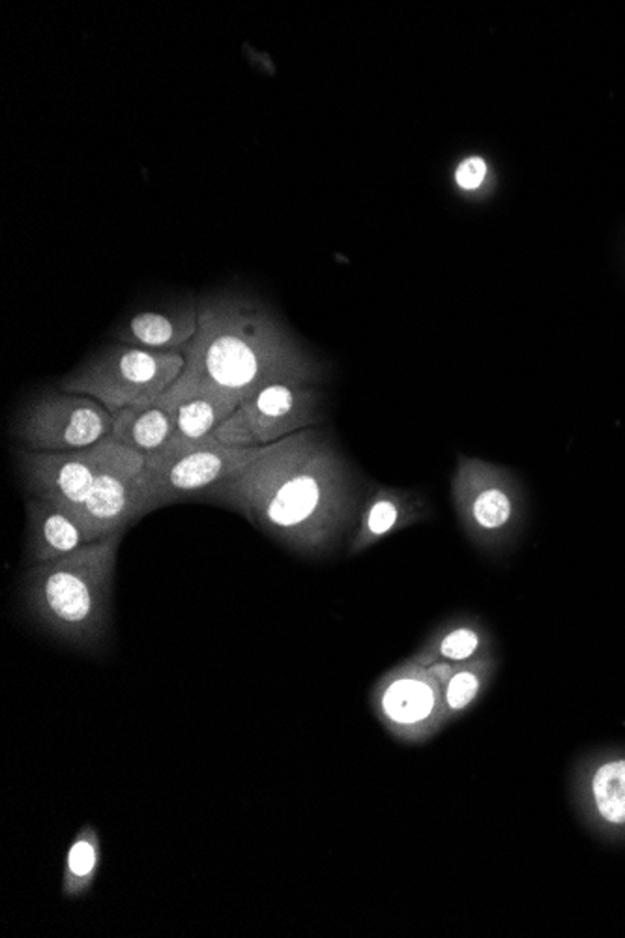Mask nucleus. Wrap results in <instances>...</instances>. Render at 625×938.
Returning <instances> with one entry per match:
<instances>
[{"label":"nucleus","instance_id":"1","mask_svg":"<svg viewBox=\"0 0 625 938\" xmlns=\"http://www.w3.org/2000/svg\"><path fill=\"white\" fill-rule=\"evenodd\" d=\"M202 501L242 514L295 555L323 558L349 543L365 496L360 474L334 439L311 428L263 446L255 461Z\"/></svg>","mask_w":625,"mask_h":938},{"label":"nucleus","instance_id":"2","mask_svg":"<svg viewBox=\"0 0 625 938\" xmlns=\"http://www.w3.org/2000/svg\"><path fill=\"white\" fill-rule=\"evenodd\" d=\"M175 388H204L235 399L270 382L323 384L326 368L255 296L215 293L199 298V330L184 350Z\"/></svg>","mask_w":625,"mask_h":938},{"label":"nucleus","instance_id":"3","mask_svg":"<svg viewBox=\"0 0 625 938\" xmlns=\"http://www.w3.org/2000/svg\"><path fill=\"white\" fill-rule=\"evenodd\" d=\"M122 536L111 534L67 557L28 566L21 597L41 630L79 651L105 649Z\"/></svg>","mask_w":625,"mask_h":938},{"label":"nucleus","instance_id":"4","mask_svg":"<svg viewBox=\"0 0 625 938\" xmlns=\"http://www.w3.org/2000/svg\"><path fill=\"white\" fill-rule=\"evenodd\" d=\"M451 504L464 538L487 557H504L525 530L526 495L517 474L498 462L459 454Z\"/></svg>","mask_w":625,"mask_h":938},{"label":"nucleus","instance_id":"5","mask_svg":"<svg viewBox=\"0 0 625 938\" xmlns=\"http://www.w3.org/2000/svg\"><path fill=\"white\" fill-rule=\"evenodd\" d=\"M186 358L178 353L111 343L62 377L57 388L92 397L115 416L135 405L155 402L182 375Z\"/></svg>","mask_w":625,"mask_h":938},{"label":"nucleus","instance_id":"6","mask_svg":"<svg viewBox=\"0 0 625 938\" xmlns=\"http://www.w3.org/2000/svg\"><path fill=\"white\" fill-rule=\"evenodd\" d=\"M321 384L270 382L246 397L214 431V441L230 448H263L324 422Z\"/></svg>","mask_w":625,"mask_h":938},{"label":"nucleus","instance_id":"7","mask_svg":"<svg viewBox=\"0 0 625 938\" xmlns=\"http://www.w3.org/2000/svg\"><path fill=\"white\" fill-rule=\"evenodd\" d=\"M261 448H230L214 441L189 448L163 449L145 457L141 470V517L168 504L202 501L207 491L255 461Z\"/></svg>","mask_w":625,"mask_h":938},{"label":"nucleus","instance_id":"8","mask_svg":"<svg viewBox=\"0 0 625 938\" xmlns=\"http://www.w3.org/2000/svg\"><path fill=\"white\" fill-rule=\"evenodd\" d=\"M370 708L384 731L403 745H425L445 731V693L427 665L411 656L377 678Z\"/></svg>","mask_w":625,"mask_h":938},{"label":"nucleus","instance_id":"9","mask_svg":"<svg viewBox=\"0 0 625 938\" xmlns=\"http://www.w3.org/2000/svg\"><path fill=\"white\" fill-rule=\"evenodd\" d=\"M113 422L115 416L92 397L46 390L20 410L14 439L30 452H74L111 436Z\"/></svg>","mask_w":625,"mask_h":938},{"label":"nucleus","instance_id":"10","mask_svg":"<svg viewBox=\"0 0 625 938\" xmlns=\"http://www.w3.org/2000/svg\"><path fill=\"white\" fill-rule=\"evenodd\" d=\"M145 457L103 439L100 470L79 516L96 536L124 534L141 517V470Z\"/></svg>","mask_w":625,"mask_h":938},{"label":"nucleus","instance_id":"11","mask_svg":"<svg viewBox=\"0 0 625 938\" xmlns=\"http://www.w3.org/2000/svg\"><path fill=\"white\" fill-rule=\"evenodd\" d=\"M15 469L27 496L82 511L100 470L103 441L74 452H30L17 448Z\"/></svg>","mask_w":625,"mask_h":938},{"label":"nucleus","instance_id":"12","mask_svg":"<svg viewBox=\"0 0 625 938\" xmlns=\"http://www.w3.org/2000/svg\"><path fill=\"white\" fill-rule=\"evenodd\" d=\"M433 519V506L422 493L390 485H378L365 496L357 529L352 532L347 553L362 555L397 532L427 523Z\"/></svg>","mask_w":625,"mask_h":938},{"label":"nucleus","instance_id":"13","mask_svg":"<svg viewBox=\"0 0 625 938\" xmlns=\"http://www.w3.org/2000/svg\"><path fill=\"white\" fill-rule=\"evenodd\" d=\"M27 542L25 564L51 563L67 557L88 543L100 540L87 521L72 509L49 503L38 496H27Z\"/></svg>","mask_w":625,"mask_h":938},{"label":"nucleus","instance_id":"14","mask_svg":"<svg viewBox=\"0 0 625 938\" xmlns=\"http://www.w3.org/2000/svg\"><path fill=\"white\" fill-rule=\"evenodd\" d=\"M197 330L199 300L189 296L171 306L137 311L113 330V337L118 343L141 349L184 355L189 343L193 342Z\"/></svg>","mask_w":625,"mask_h":938},{"label":"nucleus","instance_id":"15","mask_svg":"<svg viewBox=\"0 0 625 938\" xmlns=\"http://www.w3.org/2000/svg\"><path fill=\"white\" fill-rule=\"evenodd\" d=\"M498 656L497 637L484 618L458 613L437 624L425 637L412 659L417 664H466L482 657Z\"/></svg>","mask_w":625,"mask_h":938},{"label":"nucleus","instance_id":"16","mask_svg":"<svg viewBox=\"0 0 625 938\" xmlns=\"http://www.w3.org/2000/svg\"><path fill=\"white\" fill-rule=\"evenodd\" d=\"M160 399L173 418V439L165 449L207 443L238 407L235 399L204 388L171 386Z\"/></svg>","mask_w":625,"mask_h":938},{"label":"nucleus","instance_id":"17","mask_svg":"<svg viewBox=\"0 0 625 938\" xmlns=\"http://www.w3.org/2000/svg\"><path fill=\"white\" fill-rule=\"evenodd\" d=\"M445 693L446 725L458 724L474 711L491 690L500 670V656L482 657L466 664L429 665Z\"/></svg>","mask_w":625,"mask_h":938},{"label":"nucleus","instance_id":"18","mask_svg":"<svg viewBox=\"0 0 625 938\" xmlns=\"http://www.w3.org/2000/svg\"><path fill=\"white\" fill-rule=\"evenodd\" d=\"M111 439L139 456H155L171 444L173 418L158 397L116 412Z\"/></svg>","mask_w":625,"mask_h":938},{"label":"nucleus","instance_id":"19","mask_svg":"<svg viewBox=\"0 0 625 938\" xmlns=\"http://www.w3.org/2000/svg\"><path fill=\"white\" fill-rule=\"evenodd\" d=\"M586 789L593 818L611 830H625V755L593 764Z\"/></svg>","mask_w":625,"mask_h":938},{"label":"nucleus","instance_id":"20","mask_svg":"<svg viewBox=\"0 0 625 938\" xmlns=\"http://www.w3.org/2000/svg\"><path fill=\"white\" fill-rule=\"evenodd\" d=\"M101 836L95 825H83L67 847L64 869H62V896L66 899H79L90 893L95 888L96 878L100 875Z\"/></svg>","mask_w":625,"mask_h":938},{"label":"nucleus","instance_id":"21","mask_svg":"<svg viewBox=\"0 0 625 938\" xmlns=\"http://www.w3.org/2000/svg\"><path fill=\"white\" fill-rule=\"evenodd\" d=\"M485 176L487 163L479 156H471L459 165L455 181L463 189H476L484 184Z\"/></svg>","mask_w":625,"mask_h":938}]
</instances>
